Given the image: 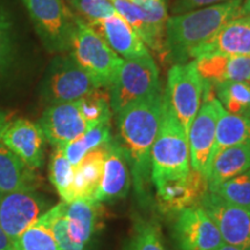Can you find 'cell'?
<instances>
[{"instance_id": "cell-16", "label": "cell", "mask_w": 250, "mask_h": 250, "mask_svg": "<svg viewBox=\"0 0 250 250\" xmlns=\"http://www.w3.org/2000/svg\"><path fill=\"white\" fill-rule=\"evenodd\" d=\"M250 56V17L234 19L192 50L190 61L206 56Z\"/></svg>"}, {"instance_id": "cell-17", "label": "cell", "mask_w": 250, "mask_h": 250, "mask_svg": "<svg viewBox=\"0 0 250 250\" xmlns=\"http://www.w3.org/2000/svg\"><path fill=\"white\" fill-rule=\"evenodd\" d=\"M88 24L98 31L108 45L123 59L151 56L145 43L117 12L107 19Z\"/></svg>"}, {"instance_id": "cell-15", "label": "cell", "mask_w": 250, "mask_h": 250, "mask_svg": "<svg viewBox=\"0 0 250 250\" xmlns=\"http://www.w3.org/2000/svg\"><path fill=\"white\" fill-rule=\"evenodd\" d=\"M0 143L33 169H39L44 164L45 137L37 123L26 118L12 120Z\"/></svg>"}, {"instance_id": "cell-38", "label": "cell", "mask_w": 250, "mask_h": 250, "mask_svg": "<svg viewBox=\"0 0 250 250\" xmlns=\"http://www.w3.org/2000/svg\"><path fill=\"white\" fill-rule=\"evenodd\" d=\"M250 15V0H245L242 2V17H249Z\"/></svg>"}, {"instance_id": "cell-26", "label": "cell", "mask_w": 250, "mask_h": 250, "mask_svg": "<svg viewBox=\"0 0 250 250\" xmlns=\"http://www.w3.org/2000/svg\"><path fill=\"white\" fill-rule=\"evenodd\" d=\"M225 110L250 118V85L248 83H225L213 87Z\"/></svg>"}, {"instance_id": "cell-27", "label": "cell", "mask_w": 250, "mask_h": 250, "mask_svg": "<svg viewBox=\"0 0 250 250\" xmlns=\"http://www.w3.org/2000/svg\"><path fill=\"white\" fill-rule=\"evenodd\" d=\"M74 167L67 160L62 146H55L51 154L49 166V177L51 183L57 190L62 202L71 203L72 198V184H73Z\"/></svg>"}, {"instance_id": "cell-41", "label": "cell", "mask_w": 250, "mask_h": 250, "mask_svg": "<svg viewBox=\"0 0 250 250\" xmlns=\"http://www.w3.org/2000/svg\"><path fill=\"white\" fill-rule=\"evenodd\" d=\"M125 250H131V249H125Z\"/></svg>"}, {"instance_id": "cell-22", "label": "cell", "mask_w": 250, "mask_h": 250, "mask_svg": "<svg viewBox=\"0 0 250 250\" xmlns=\"http://www.w3.org/2000/svg\"><path fill=\"white\" fill-rule=\"evenodd\" d=\"M250 169V144L230 146L212 159L208 173V189Z\"/></svg>"}, {"instance_id": "cell-7", "label": "cell", "mask_w": 250, "mask_h": 250, "mask_svg": "<svg viewBox=\"0 0 250 250\" xmlns=\"http://www.w3.org/2000/svg\"><path fill=\"white\" fill-rule=\"evenodd\" d=\"M37 35L46 50L68 52L76 28V17L62 0H22Z\"/></svg>"}, {"instance_id": "cell-31", "label": "cell", "mask_w": 250, "mask_h": 250, "mask_svg": "<svg viewBox=\"0 0 250 250\" xmlns=\"http://www.w3.org/2000/svg\"><path fill=\"white\" fill-rule=\"evenodd\" d=\"M65 208H66V203H59V204L55 205L54 208H49L40 218V220L48 226L61 250H81L74 243H72L70 236H68Z\"/></svg>"}, {"instance_id": "cell-19", "label": "cell", "mask_w": 250, "mask_h": 250, "mask_svg": "<svg viewBox=\"0 0 250 250\" xmlns=\"http://www.w3.org/2000/svg\"><path fill=\"white\" fill-rule=\"evenodd\" d=\"M65 215L72 243L81 250H87L102 223L103 208L101 203L95 199H77L66 203Z\"/></svg>"}, {"instance_id": "cell-23", "label": "cell", "mask_w": 250, "mask_h": 250, "mask_svg": "<svg viewBox=\"0 0 250 250\" xmlns=\"http://www.w3.org/2000/svg\"><path fill=\"white\" fill-rule=\"evenodd\" d=\"M34 170L0 143V192L36 189L37 176Z\"/></svg>"}, {"instance_id": "cell-3", "label": "cell", "mask_w": 250, "mask_h": 250, "mask_svg": "<svg viewBox=\"0 0 250 250\" xmlns=\"http://www.w3.org/2000/svg\"><path fill=\"white\" fill-rule=\"evenodd\" d=\"M152 183L182 179L190 171L188 134L164 100L160 129L151 152Z\"/></svg>"}, {"instance_id": "cell-5", "label": "cell", "mask_w": 250, "mask_h": 250, "mask_svg": "<svg viewBox=\"0 0 250 250\" xmlns=\"http://www.w3.org/2000/svg\"><path fill=\"white\" fill-rule=\"evenodd\" d=\"M70 52L57 54L50 62L41 85V96L48 105L74 102L100 89Z\"/></svg>"}, {"instance_id": "cell-39", "label": "cell", "mask_w": 250, "mask_h": 250, "mask_svg": "<svg viewBox=\"0 0 250 250\" xmlns=\"http://www.w3.org/2000/svg\"><path fill=\"white\" fill-rule=\"evenodd\" d=\"M214 250H241V249L236 248V247H233V246L226 245V243H223V245L219 246L218 248H215Z\"/></svg>"}, {"instance_id": "cell-4", "label": "cell", "mask_w": 250, "mask_h": 250, "mask_svg": "<svg viewBox=\"0 0 250 250\" xmlns=\"http://www.w3.org/2000/svg\"><path fill=\"white\" fill-rule=\"evenodd\" d=\"M68 52L101 88H110L123 62L98 31L79 18H76Z\"/></svg>"}, {"instance_id": "cell-2", "label": "cell", "mask_w": 250, "mask_h": 250, "mask_svg": "<svg viewBox=\"0 0 250 250\" xmlns=\"http://www.w3.org/2000/svg\"><path fill=\"white\" fill-rule=\"evenodd\" d=\"M242 17V0L224 2L168 18L166 57L174 65L190 62V54L225 24Z\"/></svg>"}, {"instance_id": "cell-30", "label": "cell", "mask_w": 250, "mask_h": 250, "mask_svg": "<svg viewBox=\"0 0 250 250\" xmlns=\"http://www.w3.org/2000/svg\"><path fill=\"white\" fill-rule=\"evenodd\" d=\"M14 250H61L46 225L37 220L15 240Z\"/></svg>"}, {"instance_id": "cell-12", "label": "cell", "mask_w": 250, "mask_h": 250, "mask_svg": "<svg viewBox=\"0 0 250 250\" xmlns=\"http://www.w3.org/2000/svg\"><path fill=\"white\" fill-rule=\"evenodd\" d=\"M176 214L174 236L180 250H214L224 243L218 227L201 206Z\"/></svg>"}, {"instance_id": "cell-33", "label": "cell", "mask_w": 250, "mask_h": 250, "mask_svg": "<svg viewBox=\"0 0 250 250\" xmlns=\"http://www.w3.org/2000/svg\"><path fill=\"white\" fill-rule=\"evenodd\" d=\"M68 2L87 20V23L96 22L116 13L111 0H68Z\"/></svg>"}, {"instance_id": "cell-42", "label": "cell", "mask_w": 250, "mask_h": 250, "mask_svg": "<svg viewBox=\"0 0 250 250\" xmlns=\"http://www.w3.org/2000/svg\"><path fill=\"white\" fill-rule=\"evenodd\" d=\"M249 85H250V83H249Z\"/></svg>"}, {"instance_id": "cell-20", "label": "cell", "mask_w": 250, "mask_h": 250, "mask_svg": "<svg viewBox=\"0 0 250 250\" xmlns=\"http://www.w3.org/2000/svg\"><path fill=\"white\" fill-rule=\"evenodd\" d=\"M195 62L204 83L212 87L225 83H250V56H206Z\"/></svg>"}, {"instance_id": "cell-28", "label": "cell", "mask_w": 250, "mask_h": 250, "mask_svg": "<svg viewBox=\"0 0 250 250\" xmlns=\"http://www.w3.org/2000/svg\"><path fill=\"white\" fill-rule=\"evenodd\" d=\"M102 88L94 90L93 93L78 100L80 111L88 127L107 123L111 120L110 96L109 93L103 92Z\"/></svg>"}, {"instance_id": "cell-6", "label": "cell", "mask_w": 250, "mask_h": 250, "mask_svg": "<svg viewBox=\"0 0 250 250\" xmlns=\"http://www.w3.org/2000/svg\"><path fill=\"white\" fill-rule=\"evenodd\" d=\"M109 89L111 111L116 115L127 105L161 90L159 70L152 56L123 59Z\"/></svg>"}, {"instance_id": "cell-24", "label": "cell", "mask_w": 250, "mask_h": 250, "mask_svg": "<svg viewBox=\"0 0 250 250\" xmlns=\"http://www.w3.org/2000/svg\"><path fill=\"white\" fill-rule=\"evenodd\" d=\"M241 144H250V118L229 114L223 108L218 118L211 161L223 149Z\"/></svg>"}, {"instance_id": "cell-32", "label": "cell", "mask_w": 250, "mask_h": 250, "mask_svg": "<svg viewBox=\"0 0 250 250\" xmlns=\"http://www.w3.org/2000/svg\"><path fill=\"white\" fill-rule=\"evenodd\" d=\"M14 56L13 22L8 11L0 5V74L5 73Z\"/></svg>"}, {"instance_id": "cell-8", "label": "cell", "mask_w": 250, "mask_h": 250, "mask_svg": "<svg viewBox=\"0 0 250 250\" xmlns=\"http://www.w3.org/2000/svg\"><path fill=\"white\" fill-rule=\"evenodd\" d=\"M203 92L204 81L195 61L170 67L164 100L187 134L202 104Z\"/></svg>"}, {"instance_id": "cell-40", "label": "cell", "mask_w": 250, "mask_h": 250, "mask_svg": "<svg viewBox=\"0 0 250 250\" xmlns=\"http://www.w3.org/2000/svg\"><path fill=\"white\" fill-rule=\"evenodd\" d=\"M131 1H136V0H131Z\"/></svg>"}, {"instance_id": "cell-21", "label": "cell", "mask_w": 250, "mask_h": 250, "mask_svg": "<svg viewBox=\"0 0 250 250\" xmlns=\"http://www.w3.org/2000/svg\"><path fill=\"white\" fill-rule=\"evenodd\" d=\"M111 142V140H110ZM110 142L92 149L74 167L72 198L95 199L102 179L103 166L107 158Z\"/></svg>"}, {"instance_id": "cell-14", "label": "cell", "mask_w": 250, "mask_h": 250, "mask_svg": "<svg viewBox=\"0 0 250 250\" xmlns=\"http://www.w3.org/2000/svg\"><path fill=\"white\" fill-rule=\"evenodd\" d=\"M45 140L52 146H65L89 129L80 111L79 102L48 105L39 120Z\"/></svg>"}, {"instance_id": "cell-10", "label": "cell", "mask_w": 250, "mask_h": 250, "mask_svg": "<svg viewBox=\"0 0 250 250\" xmlns=\"http://www.w3.org/2000/svg\"><path fill=\"white\" fill-rule=\"evenodd\" d=\"M48 210V201L36 189L0 192V227L13 243Z\"/></svg>"}, {"instance_id": "cell-35", "label": "cell", "mask_w": 250, "mask_h": 250, "mask_svg": "<svg viewBox=\"0 0 250 250\" xmlns=\"http://www.w3.org/2000/svg\"><path fill=\"white\" fill-rule=\"evenodd\" d=\"M234 1V0H176L173 6V12L175 14H182L186 12L195 11V9L210 7V6L224 4V2Z\"/></svg>"}, {"instance_id": "cell-34", "label": "cell", "mask_w": 250, "mask_h": 250, "mask_svg": "<svg viewBox=\"0 0 250 250\" xmlns=\"http://www.w3.org/2000/svg\"><path fill=\"white\" fill-rule=\"evenodd\" d=\"M131 250H166L158 225L152 221H140L136 227Z\"/></svg>"}, {"instance_id": "cell-43", "label": "cell", "mask_w": 250, "mask_h": 250, "mask_svg": "<svg viewBox=\"0 0 250 250\" xmlns=\"http://www.w3.org/2000/svg\"><path fill=\"white\" fill-rule=\"evenodd\" d=\"M249 17H250V15H249Z\"/></svg>"}, {"instance_id": "cell-25", "label": "cell", "mask_w": 250, "mask_h": 250, "mask_svg": "<svg viewBox=\"0 0 250 250\" xmlns=\"http://www.w3.org/2000/svg\"><path fill=\"white\" fill-rule=\"evenodd\" d=\"M111 139L110 122H107V123H102L90 127L85 133L74 139L73 142L62 146V149H64L67 160L71 162L73 167H76L89 151L110 142Z\"/></svg>"}, {"instance_id": "cell-9", "label": "cell", "mask_w": 250, "mask_h": 250, "mask_svg": "<svg viewBox=\"0 0 250 250\" xmlns=\"http://www.w3.org/2000/svg\"><path fill=\"white\" fill-rule=\"evenodd\" d=\"M221 110L223 105L215 98L214 88L204 83L202 104L188 132V140L190 149V167L206 176L210 167L217 123Z\"/></svg>"}, {"instance_id": "cell-11", "label": "cell", "mask_w": 250, "mask_h": 250, "mask_svg": "<svg viewBox=\"0 0 250 250\" xmlns=\"http://www.w3.org/2000/svg\"><path fill=\"white\" fill-rule=\"evenodd\" d=\"M199 206L218 227L224 243L250 250V210L229 204L211 191H208Z\"/></svg>"}, {"instance_id": "cell-13", "label": "cell", "mask_w": 250, "mask_h": 250, "mask_svg": "<svg viewBox=\"0 0 250 250\" xmlns=\"http://www.w3.org/2000/svg\"><path fill=\"white\" fill-rule=\"evenodd\" d=\"M159 208L166 213H177L184 208L199 206L208 191V176L192 168L182 179L154 184Z\"/></svg>"}, {"instance_id": "cell-1", "label": "cell", "mask_w": 250, "mask_h": 250, "mask_svg": "<svg viewBox=\"0 0 250 250\" xmlns=\"http://www.w3.org/2000/svg\"><path fill=\"white\" fill-rule=\"evenodd\" d=\"M164 114L161 90L127 105L117 114V142L129 165L132 186L139 202H149L152 183L151 152Z\"/></svg>"}, {"instance_id": "cell-37", "label": "cell", "mask_w": 250, "mask_h": 250, "mask_svg": "<svg viewBox=\"0 0 250 250\" xmlns=\"http://www.w3.org/2000/svg\"><path fill=\"white\" fill-rule=\"evenodd\" d=\"M0 250H14L13 242L0 227Z\"/></svg>"}, {"instance_id": "cell-18", "label": "cell", "mask_w": 250, "mask_h": 250, "mask_svg": "<svg viewBox=\"0 0 250 250\" xmlns=\"http://www.w3.org/2000/svg\"><path fill=\"white\" fill-rule=\"evenodd\" d=\"M131 183L130 168L123 149L117 139H111L95 201L102 203L124 198L129 193Z\"/></svg>"}, {"instance_id": "cell-29", "label": "cell", "mask_w": 250, "mask_h": 250, "mask_svg": "<svg viewBox=\"0 0 250 250\" xmlns=\"http://www.w3.org/2000/svg\"><path fill=\"white\" fill-rule=\"evenodd\" d=\"M229 204L250 210V169L208 189Z\"/></svg>"}, {"instance_id": "cell-36", "label": "cell", "mask_w": 250, "mask_h": 250, "mask_svg": "<svg viewBox=\"0 0 250 250\" xmlns=\"http://www.w3.org/2000/svg\"><path fill=\"white\" fill-rule=\"evenodd\" d=\"M12 121V114L11 112L4 110V109L0 108V142H1V137L2 133L7 125L9 124V122Z\"/></svg>"}]
</instances>
